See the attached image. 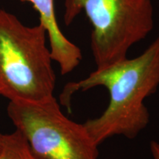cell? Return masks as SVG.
<instances>
[{
	"label": "cell",
	"instance_id": "6",
	"mask_svg": "<svg viewBox=\"0 0 159 159\" xmlns=\"http://www.w3.org/2000/svg\"><path fill=\"white\" fill-rule=\"evenodd\" d=\"M0 159H39L21 132L16 130L3 135L0 142Z\"/></svg>",
	"mask_w": 159,
	"mask_h": 159
},
{
	"label": "cell",
	"instance_id": "7",
	"mask_svg": "<svg viewBox=\"0 0 159 159\" xmlns=\"http://www.w3.org/2000/svg\"><path fill=\"white\" fill-rule=\"evenodd\" d=\"M150 150L153 159H159V142L157 141H151L150 143Z\"/></svg>",
	"mask_w": 159,
	"mask_h": 159
},
{
	"label": "cell",
	"instance_id": "8",
	"mask_svg": "<svg viewBox=\"0 0 159 159\" xmlns=\"http://www.w3.org/2000/svg\"><path fill=\"white\" fill-rule=\"evenodd\" d=\"M2 134H0V142H1V140H2Z\"/></svg>",
	"mask_w": 159,
	"mask_h": 159
},
{
	"label": "cell",
	"instance_id": "5",
	"mask_svg": "<svg viewBox=\"0 0 159 159\" xmlns=\"http://www.w3.org/2000/svg\"><path fill=\"white\" fill-rule=\"evenodd\" d=\"M29 2L39 12L40 24L49 37L52 61L59 65L61 75H68L80 65L83 56L80 49L67 39L57 25L54 0H21Z\"/></svg>",
	"mask_w": 159,
	"mask_h": 159
},
{
	"label": "cell",
	"instance_id": "3",
	"mask_svg": "<svg viewBox=\"0 0 159 159\" xmlns=\"http://www.w3.org/2000/svg\"><path fill=\"white\" fill-rule=\"evenodd\" d=\"M83 11L92 25L91 49L97 69L127 58L130 47L154 27L151 0H65L66 25Z\"/></svg>",
	"mask_w": 159,
	"mask_h": 159
},
{
	"label": "cell",
	"instance_id": "2",
	"mask_svg": "<svg viewBox=\"0 0 159 159\" xmlns=\"http://www.w3.org/2000/svg\"><path fill=\"white\" fill-rule=\"evenodd\" d=\"M41 24L28 27L0 10V95L10 102L54 97L56 75Z\"/></svg>",
	"mask_w": 159,
	"mask_h": 159
},
{
	"label": "cell",
	"instance_id": "1",
	"mask_svg": "<svg viewBox=\"0 0 159 159\" xmlns=\"http://www.w3.org/2000/svg\"><path fill=\"white\" fill-rule=\"evenodd\" d=\"M98 86L108 90L110 99L100 116L83 123L93 140L99 146L115 136L136 138L150 123L145 99L159 86V36L138 57L96 69L85 78L67 83L61 102L68 105L75 93Z\"/></svg>",
	"mask_w": 159,
	"mask_h": 159
},
{
	"label": "cell",
	"instance_id": "4",
	"mask_svg": "<svg viewBox=\"0 0 159 159\" xmlns=\"http://www.w3.org/2000/svg\"><path fill=\"white\" fill-rule=\"evenodd\" d=\"M7 112L39 159H98L99 145L84 124L66 116L55 97L10 102Z\"/></svg>",
	"mask_w": 159,
	"mask_h": 159
}]
</instances>
